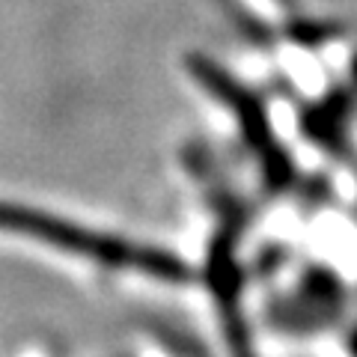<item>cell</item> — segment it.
<instances>
[{
	"mask_svg": "<svg viewBox=\"0 0 357 357\" xmlns=\"http://www.w3.org/2000/svg\"><path fill=\"white\" fill-rule=\"evenodd\" d=\"M0 229L18 232V236H27L33 241L51 244V248L66 250V253L86 256V259H98L114 268H134V271L155 274V277H185L188 274L185 265H178V259H173V256H167L161 250L119 241L114 236H102V232H93V229L60 220V218H48L42 211H33L24 206L0 203Z\"/></svg>",
	"mask_w": 357,
	"mask_h": 357,
	"instance_id": "obj_1",
	"label": "cell"
}]
</instances>
